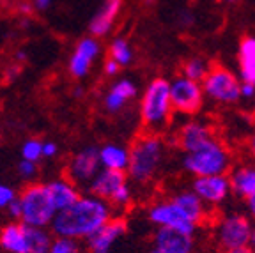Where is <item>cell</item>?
Instances as JSON below:
<instances>
[{"instance_id": "obj_1", "label": "cell", "mask_w": 255, "mask_h": 253, "mask_svg": "<svg viewBox=\"0 0 255 253\" xmlns=\"http://www.w3.org/2000/svg\"><path fill=\"white\" fill-rule=\"evenodd\" d=\"M112 218V207L94 195H85L53 216L52 232L55 238H69L76 241H87Z\"/></svg>"}, {"instance_id": "obj_2", "label": "cell", "mask_w": 255, "mask_h": 253, "mask_svg": "<svg viewBox=\"0 0 255 253\" xmlns=\"http://www.w3.org/2000/svg\"><path fill=\"white\" fill-rule=\"evenodd\" d=\"M128 152H129V161H128L126 175L136 184H145L154 179L163 163L165 143L156 133H147L138 136Z\"/></svg>"}, {"instance_id": "obj_3", "label": "cell", "mask_w": 255, "mask_h": 253, "mask_svg": "<svg viewBox=\"0 0 255 253\" xmlns=\"http://www.w3.org/2000/svg\"><path fill=\"white\" fill-rule=\"evenodd\" d=\"M232 165V154L227 145L216 136L204 142L197 149L183 154V168L193 177L227 175Z\"/></svg>"}, {"instance_id": "obj_4", "label": "cell", "mask_w": 255, "mask_h": 253, "mask_svg": "<svg viewBox=\"0 0 255 253\" xmlns=\"http://www.w3.org/2000/svg\"><path fill=\"white\" fill-rule=\"evenodd\" d=\"M172 103L168 92V80H151L142 99H140V121L145 129L151 133L163 129L172 119Z\"/></svg>"}, {"instance_id": "obj_5", "label": "cell", "mask_w": 255, "mask_h": 253, "mask_svg": "<svg viewBox=\"0 0 255 253\" xmlns=\"http://www.w3.org/2000/svg\"><path fill=\"white\" fill-rule=\"evenodd\" d=\"M20 223L27 227H39L46 229L55 216V207L52 206L44 184H28L20 195Z\"/></svg>"}, {"instance_id": "obj_6", "label": "cell", "mask_w": 255, "mask_h": 253, "mask_svg": "<svg viewBox=\"0 0 255 253\" xmlns=\"http://www.w3.org/2000/svg\"><path fill=\"white\" fill-rule=\"evenodd\" d=\"M89 195H94L107 202L110 207H119V209L128 207L133 200V191L128 184L126 172L107 170V168H101L89 182Z\"/></svg>"}, {"instance_id": "obj_7", "label": "cell", "mask_w": 255, "mask_h": 253, "mask_svg": "<svg viewBox=\"0 0 255 253\" xmlns=\"http://www.w3.org/2000/svg\"><path fill=\"white\" fill-rule=\"evenodd\" d=\"M204 98L211 99L218 105H234L239 99V82L238 75L223 66H211L206 78L200 82Z\"/></svg>"}, {"instance_id": "obj_8", "label": "cell", "mask_w": 255, "mask_h": 253, "mask_svg": "<svg viewBox=\"0 0 255 253\" xmlns=\"http://www.w3.org/2000/svg\"><path fill=\"white\" fill-rule=\"evenodd\" d=\"M172 110L181 115H195L204 105V94L200 83L191 82L183 75L168 80Z\"/></svg>"}, {"instance_id": "obj_9", "label": "cell", "mask_w": 255, "mask_h": 253, "mask_svg": "<svg viewBox=\"0 0 255 253\" xmlns=\"http://www.w3.org/2000/svg\"><path fill=\"white\" fill-rule=\"evenodd\" d=\"M252 222L245 214L232 213L223 216L216 225V239L223 250L245 248L250 243Z\"/></svg>"}, {"instance_id": "obj_10", "label": "cell", "mask_w": 255, "mask_h": 253, "mask_svg": "<svg viewBox=\"0 0 255 253\" xmlns=\"http://www.w3.org/2000/svg\"><path fill=\"white\" fill-rule=\"evenodd\" d=\"M147 216L151 220V223H154L158 229L179 230V232L190 234V236H193L197 230L195 223L191 222L170 198L168 200H158L156 204H152L149 207Z\"/></svg>"}, {"instance_id": "obj_11", "label": "cell", "mask_w": 255, "mask_h": 253, "mask_svg": "<svg viewBox=\"0 0 255 253\" xmlns=\"http://www.w3.org/2000/svg\"><path fill=\"white\" fill-rule=\"evenodd\" d=\"M101 170L100 149L98 147H85L76 152L68 163V181L73 184H89L96 174Z\"/></svg>"}, {"instance_id": "obj_12", "label": "cell", "mask_w": 255, "mask_h": 253, "mask_svg": "<svg viewBox=\"0 0 255 253\" xmlns=\"http://www.w3.org/2000/svg\"><path fill=\"white\" fill-rule=\"evenodd\" d=\"M191 191L206 204V206H220L231 195L229 175H206L195 177L191 182Z\"/></svg>"}, {"instance_id": "obj_13", "label": "cell", "mask_w": 255, "mask_h": 253, "mask_svg": "<svg viewBox=\"0 0 255 253\" xmlns=\"http://www.w3.org/2000/svg\"><path fill=\"white\" fill-rule=\"evenodd\" d=\"M128 225L123 218H110L98 232L87 239V248L91 253H112V248L123 238Z\"/></svg>"}, {"instance_id": "obj_14", "label": "cell", "mask_w": 255, "mask_h": 253, "mask_svg": "<svg viewBox=\"0 0 255 253\" xmlns=\"http://www.w3.org/2000/svg\"><path fill=\"white\" fill-rule=\"evenodd\" d=\"M213 136H215V129L211 127V124H207L206 121L190 119L179 127L175 142H177V145H179V149L183 150L184 154V152L197 149L207 140H211Z\"/></svg>"}, {"instance_id": "obj_15", "label": "cell", "mask_w": 255, "mask_h": 253, "mask_svg": "<svg viewBox=\"0 0 255 253\" xmlns=\"http://www.w3.org/2000/svg\"><path fill=\"white\" fill-rule=\"evenodd\" d=\"M101 52V46L96 37H84L76 44L75 52L69 59V73L75 78H84L89 75L92 67V62L98 59Z\"/></svg>"}, {"instance_id": "obj_16", "label": "cell", "mask_w": 255, "mask_h": 253, "mask_svg": "<svg viewBox=\"0 0 255 253\" xmlns=\"http://www.w3.org/2000/svg\"><path fill=\"white\" fill-rule=\"evenodd\" d=\"M154 250L161 253H193L195 241L190 234L172 229H158L154 232Z\"/></svg>"}, {"instance_id": "obj_17", "label": "cell", "mask_w": 255, "mask_h": 253, "mask_svg": "<svg viewBox=\"0 0 255 253\" xmlns=\"http://www.w3.org/2000/svg\"><path fill=\"white\" fill-rule=\"evenodd\" d=\"M123 4L124 0H103L101 7L92 16L91 23H89V32H91L92 37L100 39V37H105L110 34L117 16H119L121 9H123Z\"/></svg>"}, {"instance_id": "obj_18", "label": "cell", "mask_w": 255, "mask_h": 253, "mask_svg": "<svg viewBox=\"0 0 255 253\" xmlns=\"http://www.w3.org/2000/svg\"><path fill=\"white\" fill-rule=\"evenodd\" d=\"M44 188H46L50 202H52V206L55 207L57 213L68 209L69 206H73L82 197L78 188L73 182H69L68 179H55V181L44 184Z\"/></svg>"}, {"instance_id": "obj_19", "label": "cell", "mask_w": 255, "mask_h": 253, "mask_svg": "<svg viewBox=\"0 0 255 253\" xmlns=\"http://www.w3.org/2000/svg\"><path fill=\"white\" fill-rule=\"evenodd\" d=\"M136 98V85L135 82L128 78L117 80L108 92L105 94V108H107L110 114H117L126 107L129 101Z\"/></svg>"}, {"instance_id": "obj_20", "label": "cell", "mask_w": 255, "mask_h": 253, "mask_svg": "<svg viewBox=\"0 0 255 253\" xmlns=\"http://www.w3.org/2000/svg\"><path fill=\"white\" fill-rule=\"evenodd\" d=\"M238 78L255 85V36H245L238 48Z\"/></svg>"}, {"instance_id": "obj_21", "label": "cell", "mask_w": 255, "mask_h": 253, "mask_svg": "<svg viewBox=\"0 0 255 253\" xmlns=\"http://www.w3.org/2000/svg\"><path fill=\"white\" fill-rule=\"evenodd\" d=\"M170 200L174 202L175 206L179 207L191 222L195 223L197 227L206 220L207 216V206L197 197L191 190H181L177 193H174L170 197Z\"/></svg>"}, {"instance_id": "obj_22", "label": "cell", "mask_w": 255, "mask_h": 253, "mask_svg": "<svg viewBox=\"0 0 255 253\" xmlns=\"http://www.w3.org/2000/svg\"><path fill=\"white\" fill-rule=\"evenodd\" d=\"M231 191L236 197L248 200L255 195V165H239L231 172Z\"/></svg>"}, {"instance_id": "obj_23", "label": "cell", "mask_w": 255, "mask_h": 253, "mask_svg": "<svg viewBox=\"0 0 255 253\" xmlns=\"http://www.w3.org/2000/svg\"><path fill=\"white\" fill-rule=\"evenodd\" d=\"M0 248L7 253H28L27 230L23 223H9L0 229Z\"/></svg>"}, {"instance_id": "obj_24", "label": "cell", "mask_w": 255, "mask_h": 253, "mask_svg": "<svg viewBox=\"0 0 255 253\" xmlns=\"http://www.w3.org/2000/svg\"><path fill=\"white\" fill-rule=\"evenodd\" d=\"M128 161H129V152L123 145L116 143H107L100 149V163L101 168L107 170H119L126 172Z\"/></svg>"}, {"instance_id": "obj_25", "label": "cell", "mask_w": 255, "mask_h": 253, "mask_svg": "<svg viewBox=\"0 0 255 253\" xmlns=\"http://www.w3.org/2000/svg\"><path fill=\"white\" fill-rule=\"evenodd\" d=\"M27 246L28 253H48L50 245H52L53 236L48 232L46 229H39V227H27Z\"/></svg>"}, {"instance_id": "obj_26", "label": "cell", "mask_w": 255, "mask_h": 253, "mask_svg": "<svg viewBox=\"0 0 255 253\" xmlns=\"http://www.w3.org/2000/svg\"><path fill=\"white\" fill-rule=\"evenodd\" d=\"M108 59H112L119 67H126L133 62V48L124 37H116L108 50Z\"/></svg>"}, {"instance_id": "obj_27", "label": "cell", "mask_w": 255, "mask_h": 253, "mask_svg": "<svg viewBox=\"0 0 255 253\" xmlns=\"http://www.w3.org/2000/svg\"><path fill=\"white\" fill-rule=\"evenodd\" d=\"M209 69H211V64L207 62L204 57H190V59L183 64V73H181V75H183L184 78L191 80V82L200 83L206 78Z\"/></svg>"}, {"instance_id": "obj_28", "label": "cell", "mask_w": 255, "mask_h": 253, "mask_svg": "<svg viewBox=\"0 0 255 253\" xmlns=\"http://www.w3.org/2000/svg\"><path fill=\"white\" fill-rule=\"evenodd\" d=\"M48 253H84L82 245L76 239L69 238H53Z\"/></svg>"}, {"instance_id": "obj_29", "label": "cell", "mask_w": 255, "mask_h": 253, "mask_svg": "<svg viewBox=\"0 0 255 253\" xmlns=\"http://www.w3.org/2000/svg\"><path fill=\"white\" fill-rule=\"evenodd\" d=\"M43 158V142L39 140H27L21 147V159H27V161L37 163Z\"/></svg>"}, {"instance_id": "obj_30", "label": "cell", "mask_w": 255, "mask_h": 253, "mask_svg": "<svg viewBox=\"0 0 255 253\" xmlns=\"http://www.w3.org/2000/svg\"><path fill=\"white\" fill-rule=\"evenodd\" d=\"M18 174H20V177H23L25 181H30V179H34V177H36V174H37L36 163L27 161V159H21L20 165H18Z\"/></svg>"}, {"instance_id": "obj_31", "label": "cell", "mask_w": 255, "mask_h": 253, "mask_svg": "<svg viewBox=\"0 0 255 253\" xmlns=\"http://www.w3.org/2000/svg\"><path fill=\"white\" fill-rule=\"evenodd\" d=\"M16 198V191L7 184H0V209H7V206Z\"/></svg>"}, {"instance_id": "obj_32", "label": "cell", "mask_w": 255, "mask_h": 253, "mask_svg": "<svg viewBox=\"0 0 255 253\" xmlns=\"http://www.w3.org/2000/svg\"><path fill=\"white\" fill-rule=\"evenodd\" d=\"M177 23L183 28H191L195 25V16H193V12L190 9L188 11H181V14L177 16Z\"/></svg>"}, {"instance_id": "obj_33", "label": "cell", "mask_w": 255, "mask_h": 253, "mask_svg": "<svg viewBox=\"0 0 255 253\" xmlns=\"http://www.w3.org/2000/svg\"><path fill=\"white\" fill-rule=\"evenodd\" d=\"M239 98L241 99H254L255 98V85L241 82V87H239Z\"/></svg>"}, {"instance_id": "obj_34", "label": "cell", "mask_w": 255, "mask_h": 253, "mask_svg": "<svg viewBox=\"0 0 255 253\" xmlns=\"http://www.w3.org/2000/svg\"><path fill=\"white\" fill-rule=\"evenodd\" d=\"M57 150H59L57 143L44 142L43 143V158H44V156H46V158H53V156H57Z\"/></svg>"}, {"instance_id": "obj_35", "label": "cell", "mask_w": 255, "mask_h": 253, "mask_svg": "<svg viewBox=\"0 0 255 253\" xmlns=\"http://www.w3.org/2000/svg\"><path fill=\"white\" fill-rule=\"evenodd\" d=\"M119 69L121 67L117 66L116 62L112 59H107V62H105V75H108V76H116L117 73H119Z\"/></svg>"}, {"instance_id": "obj_36", "label": "cell", "mask_w": 255, "mask_h": 253, "mask_svg": "<svg viewBox=\"0 0 255 253\" xmlns=\"http://www.w3.org/2000/svg\"><path fill=\"white\" fill-rule=\"evenodd\" d=\"M7 211H9V214H11L14 220H18L20 218V204H18V197L14 198V200L11 202L7 206Z\"/></svg>"}, {"instance_id": "obj_37", "label": "cell", "mask_w": 255, "mask_h": 253, "mask_svg": "<svg viewBox=\"0 0 255 253\" xmlns=\"http://www.w3.org/2000/svg\"><path fill=\"white\" fill-rule=\"evenodd\" d=\"M52 0H34V7L39 9V11H44V9L50 7Z\"/></svg>"}, {"instance_id": "obj_38", "label": "cell", "mask_w": 255, "mask_h": 253, "mask_svg": "<svg viewBox=\"0 0 255 253\" xmlns=\"http://www.w3.org/2000/svg\"><path fill=\"white\" fill-rule=\"evenodd\" d=\"M223 253H255L250 246H245V248H236V250H223Z\"/></svg>"}, {"instance_id": "obj_39", "label": "cell", "mask_w": 255, "mask_h": 253, "mask_svg": "<svg viewBox=\"0 0 255 253\" xmlns=\"http://www.w3.org/2000/svg\"><path fill=\"white\" fill-rule=\"evenodd\" d=\"M247 207H248V213H250L252 216H255V195L247 200Z\"/></svg>"}, {"instance_id": "obj_40", "label": "cell", "mask_w": 255, "mask_h": 253, "mask_svg": "<svg viewBox=\"0 0 255 253\" xmlns=\"http://www.w3.org/2000/svg\"><path fill=\"white\" fill-rule=\"evenodd\" d=\"M248 150H250L252 158L255 159V133L250 136V140H248Z\"/></svg>"}, {"instance_id": "obj_41", "label": "cell", "mask_w": 255, "mask_h": 253, "mask_svg": "<svg viewBox=\"0 0 255 253\" xmlns=\"http://www.w3.org/2000/svg\"><path fill=\"white\" fill-rule=\"evenodd\" d=\"M252 250L255 252V227H252V234H250V243H248Z\"/></svg>"}, {"instance_id": "obj_42", "label": "cell", "mask_w": 255, "mask_h": 253, "mask_svg": "<svg viewBox=\"0 0 255 253\" xmlns=\"http://www.w3.org/2000/svg\"><path fill=\"white\" fill-rule=\"evenodd\" d=\"M143 2H145V4H147V5H152V4H154V2H156V0H143Z\"/></svg>"}, {"instance_id": "obj_43", "label": "cell", "mask_w": 255, "mask_h": 253, "mask_svg": "<svg viewBox=\"0 0 255 253\" xmlns=\"http://www.w3.org/2000/svg\"><path fill=\"white\" fill-rule=\"evenodd\" d=\"M151 253H161V252H158V250H154V248H152V250H151Z\"/></svg>"}, {"instance_id": "obj_44", "label": "cell", "mask_w": 255, "mask_h": 253, "mask_svg": "<svg viewBox=\"0 0 255 253\" xmlns=\"http://www.w3.org/2000/svg\"><path fill=\"white\" fill-rule=\"evenodd\" d=\"M223 2H238V0H223Z\"/></svg>"}]
</instances>
